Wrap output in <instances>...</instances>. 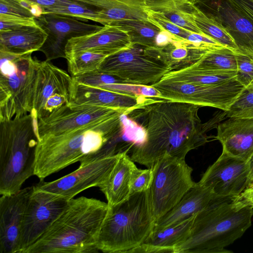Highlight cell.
Returning <instances> with one entry per match:
<instances>
[{
  "label": "cell",
  "instance_id": "obj_1",
  "mask_svg": "<svg viewBox=\"0 0 253 253\" xmlns=\"http://www.w3.org/2000/svg\"><path fill=\"white\" fill-rule=\"evenodd\" d=\"M200 107L160 99L137 109L135 116L143 117L147 139L131 148L130 158L147 168L165 156L185 159L189 151L208 142L207 132L218 122L213 118L202 124L198 115Z\"/></svg>",
  "mask_w": 253,
  "mask_h": 253
},
{
  "label": "cell",
  "instance_id": "obj_2",
  "mask_svg": "<svg viewBox=\"0 0 253 253\" xmlns=\"http://www.w3.org/2000/svg\"><path fill=\"white\" fill-rule=\"evenodd\" d=\"M107 203L81 196L69 203L44 234L24 253L98 252L97 242Z\"/></svg>",
  "mask_w": 253,
  "mask_h": 253
},
{
  "label": "cell",
  "instance_id": "obj_3",
  "mask_svg": "<svg viewBox=\"0 0 253 253\" xmlns=\"http://www.w3.org/2000/svg\"><path fill=\"white\" fill-rule=\"evenodd\" d=\"M122 130L120 116L38 140L34 175L42 181L78 162L84 164L92 161L107 144L122 136Z\"/></svg>",
  "mask_w": 253,
  "mask_h": 253
},
{
  "label": "cell",
  "instance_id": "obj_4",
  "mask_svg": "<svg viewBox=\"0 0 253 253\" xmlns=\"http://www.w3.org/2000/svg\"><path fill=\"white\" fill-rule=\"evenodd\" d=\"M253 208L234 199L210 206L196 214L187 239L175 253H230L225 248L251 226Z\"/></svg>",
  "mask_w": 253,
  "mask_h": 253
},
{
  "label": "cell",
  "instance_id": "obj_5",
  "mask_svg": "<svg viewBox=\"0 0 253 253\" xmlns=\"http://www.w3.org/2000/svg\"><path fill=\"white\" fill-rule=\"evenodd\" d=\"M38 119L31 113L0 122V195L14 193L34 175Z\"/></svg>",
  "mask_w": 253,
  "mask_h": 253
},
{
  "label": "cell",
  "instance_id": "obj_6",
  "mask_svg": "<svg viewBox=\"0 0 253 253\" xmlns=\"http://www.w3.org/2000/svg\"><path fill=\"white\" fill-rule=\"evenodd\" d=\"M155 222L148 190L132 194L123 202L109 207L98 237V250L129 253L146 240Z\"/></svg>",
  "mask_w": 253,
  "mask_h": 253
},
{
  "label": "cell",
  "instance_id": "obj_7",
  "mask_svg": "<svg viewBox=\"0 0 253 253\" xmlns=\"http://www.w3.org/2000/svg\"><path fill=\"white\" fill-rule=\"evenodd\" d=\"M0 122L27 114L33 109L40 61L32 54L16 55L0 51Z\"/></svg>",
  "mask_w": 253,
  "mask_h": 253
},
{
  "label": "cell",
  "instance_id": "obj_8",
  "mask_svg": "<svg viewBox=\"0 0 253 253\" xmlns=\"http://www.w3.org/2000/svg\"><path fill=\"white\" fill-rule=\"evenodd\" d=\"M172 70L160 47L132 44L107 56L96 71L114 76L126 84L150 85Z\"/></svg>",
  "mask_w": 253,
  "mask_h": 253
},
{
  "label": "cell",
  "instance_id": "obj_9",
  "mask_svg": "<svg viewBox=\"0 0 253 253\" xmlns=\"http://www.w3.org/2000/svg\"><path fill=\"white\" fill-rule=\"evenodd\" d=\"M153 178L148 189L155 221L171 209L195 183L193 169L185 159L165 156L151 167Z\"/></svg>",
  "mask_w": 253,
  "mask_h": 253
},
{
  "label": "cell",
  "instance_id": "obj_10",
  "mask_svg": "<svg viewBox=\"0 0 253 253\" xmlns=\"http://www.w3.org/2000/svg\"><path fill=\"white\" fill-rule=\"evenodd\" d=\"M160 98L229 110L245 87L236 78L223 83L205 84L162 78L150 85Z\"/></svg>",
  "mask_w": 253,
  "mask_h": 253
},
{
  "label": "cell",
  "instance_id": "obj_11",
  "mask_svg": "<svg viewBox=\"0 0 253 253\" xmlns=\"http://www.w3.org/2000/svg\"><path fill=\"white\" fill-rule=\"evenodd\" d=\"M124 110L94 105H70L66 103L38 121V140L65 134L98 121L120 117Z\"/></svg>",
  "mask_w": 253,
  "mask_h": 253
},
{
  "label": "cell",
  "instance_id": "obj_12",
  "mask_svg": "<svg viewBox=\"0 0 253 253\" xmlns=\"http://www.w3.org/2000/svg\"><path fill=\"white\" fill-rule=\"evenodd\" d=\"M70 200L34 186L24 212L19 253H24L44 234Z\"/></svg>",
  "mask_w": 253,
  "mask_h": 253
},
{
  "label": "cell",
  "instance_id": "obj_13",
  "mask_svg": "<svg viewBox=\"0 0 253 253\" xmlns=\"http://www.w3.org/2000/svg\"><path fill=\"white\" fill-rule=\"evenodd\" d=\"M121 153L80 164L79 168L72 172L50 182L40 181L35 187L70 200L85 190L99 187L102 184L108 177Z\"/></svg>",
  "mask_w": 253,
  "mask_h": 253
},
{
  "label": "cell",
  "instance_id": "obj_14",
  "mask_svg": "<svg viewBox=\"0 0 253 253\" xmlns=\"http://www.w3.org/2000/svg\"><path fill=\"white\" fill-rule=\"evenodd\" d=\"M251 169V161L232 157L222 151L198 182L210 187L218 196L235 198L248 189Z\"/></svg>",
  "mask_w": 253,
  "mask_h": 253
},
{
  "label": "cell",
  "instance_id": "obj_15",
  "mask_svg": "<svg viewBox=\"0 0 253 253\" xmlns=\"http://www.w3.org/2000/svg\"><path fill=\"white\" fill-rule=\"evenodd\" d=\"M35 19L48 34L40 50L48 61L58 58H65V47L70 39L94 33L102 27L85 23L76 18L56 14H44Z\"/></svg>",
  "mask_w": 253,
  "mask_h": 253
},
{
  "label": "cell",
  "instance_id": "obj_16",
  "mask_svg": "<svg viewBox=\"0 0 253 253\" xmlns=\"http://www.w3.org/2000/svg\"><path fill=\"white\" fill-rule=\"evenodd\" d=\"M34 186L0 198V253H19L25 209Z\"/></svg>",
  "mask_w": 253,
  "mask_h": 253
},
{
  "label": "cell",
  "instance_id": "obj_17",
  "mask_svg": "<svg viewBox=\"0 0 253 253\" xmlns=\"http://www.w3.org/2000/svg\"><path fill=\"white\" fill-rule=\"evenodd\" d=\"M155 100L141 95L114 91L82 84L73 79L67 103L70 105L111 107L125 110L129 114Z\"/></svg>",
  "mask_w": 253,
  "mask_h": 253
},
{
  "label": "cell",
  "instance_id": "obj_18",
  "mask_svg": "<svg viewBox=\"0 0 253 253\" xmlns=\"http://www.w3.org/2000/svg\"><path fill=\"white\" fill-rule=\"evenodd\" d=\"M131 44L126 32L115 26L104 25L94 33L70 39L65 47V58L87 50L109 55L127 49Z\"/></svg>",
  "mask_w": 253,
  "mask_h": 253
},
{
  "label": "cell",
  "instance_id": "obj_19",
  "mask_svg": "<svg viewBox=\"0 0 253 253\" xmlns=\"http://www.w3.org/2000/svg\"><path fill=\"white\" fill-rule=\"evenodd\" d=\"M233 199L218 196L210 187L195 182L171 209L155 221L153 230L179 223L211 205Z\"/></svg>",
  "mask_w": 253,
  "mask_h": 253
},
{
  "label": "cell",
  "instance_id": "obj_20",
  "mask_svg": "<svg viewBox=\"0 0 253 253\" xmlns=\"http://www.w3.org/2000/svg\"><path fill=\"white\" fill-rule=\"evenodd\" d=\"M73 77L66 71L48 61H40L38 67L33 97V109L30 113L38 120L43 117L47 100L58 93L69 98Z\"/></svg>",
  "mask_w": 253,
  "mask_h": 253
},
{
  "label": "cell",
  "instance_id": "obj_21",
  "mask_svg": "<svg viewBox=\"0 0 253 253\" xmlns=\"http://www.w3.org/2000/svg\"><path fill=\"white\" fill-rule=\"evenodd\" d=\"M216 128L223 152L246 161L253 158V118L230 117Z\"/></svg>",
  "mask_w": 253,
  "mask_h": 253
},
{
  "label": "cell",
  "instance_id": "obj_22",
  "mask_svg": "<svg viewBox=\"0 0 253 253\" xmlns=\"http://www.w3.org/2000/svg\"><path fill=\"white\" fill-rule=\"evenodd\" d=\"M225 27L241 51L253 50V24L227 0H199Z\"/></svg>",
  "mask_w": 253,
  "mask_h": 253
},
{
  "label": "cell",
  "instance_id": "obj_23",
  "mask_svg": "<svg viewBox=\"0 0 253 253\" xmlns=\"http://www.w3.org/2000/svg\"><path fill=\"white\" fill-rule=\"evenodd\" d=\"M97 10L103 25L124 20H148L146 0H73Z\"/></svg>",
  "mask_w": 253,
  "mask_h": 253
},
{
  "label": "cell",
  "instance_id": "obj_24",
  "mask_svg": "<svg viewBox=\"0 0 253 253\" xmlns=\"http://www.w3.org/2000/svg\"><path fill=\"white\" fill-rule=\"evenodd\" d=\"M195 215L163 229L152 230L142 244L129 253H175L176 248L189 237Z\"/></svg>",
  "mask_w": 253,
  "mask_h": 253
},
{
  "label": "cell",
  "instance_id": "obj_25",
  "mask_svg": "<svg viewBox=\"0 0 253 253\" xmlns=\"http://www.w3.org/2000/svg\"><path fill=\"white\" fill-rule=\"evenodd\" d=\"M135 167L127 151L121 153L108 177L99 187L109 207L123 202L130 196L131 178Z\"/></svg>",
  "mask_w": 253,
  "mask_h": 253
},
{
  "label": "cell",
  "instance_id": "obj_26",
  "mask_svg": "<svg viewBox=\"0 0 253 253\" xmlns=\"http://www.w3.org/2000/svg\"><path fill=\"white\" fill-rule=\"evenodd\" d=\"M47 37L40 26L0 32V51L16 55L32 54L41 49Z\"/></svg>",
  "mask_w": 253,
  "mask_h": 253
},
{
  "label": "cell",
  "instance_id": "obj_27",
  "mask_svg": "<svg viewBox=\"0 0 253 253\" xmlns=\"http://www.w3.org/2000/svg\"><path fill=\"white\" fill-rule=\"evenodd\" d=\"M147 9L163 14L176 25L191 32L204 34L194 22V4L186 0H146Z\"/></svg>",
  "mask_w": 253,
  "mask_h": 253
},
{
  "label": "cell",
  "instance_id": "obj_28",
  "mask_svg": "<svg viewBox=\"0 0 253 253\" xmlns=\"http://www.w3.org/2000/svg\"><path fill=\"white\" fill-rule=\"evenodd\" d=\"M236 76L237 71L202 70L185 65L170 71L162 78L195 84H216L236 78Z\"/></svg>",
  "mask_w": 253,
  "mask_h": 253
},
{
  "label": "cell",
  "instance_id": "obj_29",
  "mask_svg": "<svg viewBox=\"0 0 253 253\" xmlns=\"http://www.w3.org/2000/svg\"><path fill=\"white\" fill-rule=\"evenodd\" d=\"M192 15L196 25L204 34L235 52L240 51L233 37L214 16L202 10L195 4Z\"/></svg>",
  "mask_w": 253,
  "mask_h": 253
},
{
  "label": "cell",
  "instance_id": "obj_30",
  "mask_svg": "<svg viewBox=\"0 0 253 253\" xmlns=\"http://www.w3.org/2000/svg\"><path fill=\"white\" fill-rule=\"evenodd\" d=\"M126 32L132 44L157 47V38L161 30L149 20H124L112 23Z\"/></svg>",
  "mask_w": 253,
  "mask_h": 253
},
{
  "label": "cell",
  "instance_id": "obj_31",
  "mask_svg": "<svg viewBox=\"0 0 253 253\" xmlns=\"http://www.w3.org/2000/svg\"><path fill=\"white\" fill-rule=\"evenodd\" d=\"M236 52L228 48L210 50L194 63L186 65L202 70L237 71Z\"/></svg>",
  "mask_w": 253,
  "mask_h": 253
},
{
  "label": "cell",
  "instance_id": "obj_32",
  "mask_svg": "<svg viewBox=\"0 0 253 253\" xmlns=\"http://www.w3.org/2000/svg\"><path fill=\"white\" fill-rule=\"evenodd\" d=\"M108 56L92 50L79 52L67 59L68 71L72 77L96 71Z\"/></svg>",
  "mask_w": 253,
  "mask_h": 253
},
{
  "label": "cell",
  "instance_id": "obj_33",
  "mask_svg": "<svg viewBox=\"0 0 253 253\" xmlns=\"http://www.w3.org/2000/svg\"><path fill=\"white\" fill-rule=\"evenodd\" d=\"M43 8L44 14H56L96 22L98 20L97 10L73 0H62L56 5Z\"/></svg>",
  "mask_w": 253,
  "mask_h": 253
},
{
  "label": "cell",
  "instance_id": "obj_34",
  "mask_svg": "<svg viewBox=\"0 0 253 253\" xmlns=\"http://www.w3.org/2000/svg\"><path fill=\"white\" fill-rule=\"evenodd\" d=\"M121 120L122 126V137L124 141L127 143L130 150L132 147L141 146L146 142L147 132L141 125H139L136 121L128 118L126 114L121 115Z\"/></svg>",
  "mask_w": 253,
  "mask_h": 253
},
{
  "label": "cell",
  "instance_id": "obj_35",
  "mask_svg": "<svg viewBox=\"0 0 253 253\" xmlns=\"http://www.w3.org/2000/svg\"><path fill=\"white\" fill-rule=\"evenodd\" d=\"M224 112L228 118H253V84L245 87L229 110Z\"/></svg>",
  "mask_w": 253,
  "mask_h": 253
},
{
  "label": "cell",
  "instance_id": "obj_36",
  "mask_svg": "<svg viewBox=\"0 0 253 253\" xmlns=\"http://www.w3.org/2000/svg\"><path fill=\"white\" fill-rule=\"evenodd\" d=\"M236 80L245 87L253 84V58L240 51L236 52Z\"/></svg>",
  "mask_w": 253,
  "mask_h": 253
},
{
  "label": "cell",
  "instance_id": "obj_37",
  "mask_svg": "<svg viewBox=\"0 0 253 253\" xmlns=\"http://www.w3.org/2000/svg\"><path fill=\"white\" fill-rule=\"evenodd\" d=\"M148 20L157 26L161 30L168 32L182 39H187L190 31L172 22L162 13L148 10Z\"/></svg>",
  "mask_w": 253,
  "mask_h": 253
},
{
  "label": "cell",
  "instance_id": "obj_38",
  "mask_svg": "<svg viewBox=\"0 0 253 253\" xmlns=\"http://www.w3.org/2000/svg\"><path fill=\"white\" fill-rule=\"evenodd\" d=\"M40 26L34 17L0 14V32L12 31L25 27Z\"/></svg>",
  "mask_w": 253,
  "mask_h": 253
},
{
  "label": "cell",
  "instance_id": "obj_39",
  "mask_svg": "<svg viewBox=\"0 0 253 253\" xmlns=\"http://www.w3.org/2000/svg\"><path fill=\"white\" fill-rule=\"evenodd\" d=\"M153 178L152 168L140 169L136 166L133 170L131 178L130 195L148 190L151 185Z\"/></svg>",
  "mask_w": 253,
  "mask_h": 253
},
{
  "label": "cell",
  "instance_id": "obj_40",
  "mask_svg": "<svg viewBox=\"0 0 253 253\" xmlns=\"http://www.w3.org/2000/svg\"><path fill=\"white\" fill-rule=\"evenodd\" d=\"M73 78L78 83L94 87H98L106 84H126L123 81L114 76L97 71L85 73Z\"/></svg>",
  "mask_w": 253,
  "mask_h": 253
},
{
  "label": "cell",
  "instance_id": "obj_41",
  "mask_svg": "<svg viewBox=\"0 0 253 253\" xmlns=\"http://www.w3.org/2000/svg\"><path fill=\"white\" fill-rule=\"evenodd\" d=\"M0 14L33 17L29 10L22 7L16 0H0Z\"/></svg>",
  "mask_w": 253,
  "mask_h": 253
},
{
  "label": "cell",
  "instance_id": "obj_42",
  "mask_svg": "<svg viewBox=\"0 0 253 253\" xmlns=\"http://www.w3.org/2000/svg\"><path fill=\"white\" fill-rule=\"evenodd\" d=\"M69 101V97L61 94H55L50 97L46 101L43 112V117L48 115L55 110L59 108Z\"/></svg>",
  "mask_w": 253,
  "mask_h": 253
},
{
  "label": "cell",
  "instance_id": "obj_43",
  "mask_svg": "<svg viewBox=\"0 0 253 253\" xmlns=\"http://www.w3.org/2000/svg\"><path fill=\"white\" fill-rule=\"evenodd\" d=\"M242 15L253 24V0H227Z\"/></svg>",
  "mask_w": 253,
  "mask_h": 253
},
{
  "label": "cell",
  "instance_id": "obj_44",
  "mask_svg": "<svg viewBox=\"0 0 253 253\" xmlns=\"http://www.w3.org/2000/svg\"><path fill=\"white\" fill-rule=\"evenodd\" d=\"M29 11L35 18L40 17L44 13L43 7L34 2L32 3Z\"/></svg>",
  "mask_w": 253,
  "mask_h": 253
},
{
  "label": "cell",
  "instance_id": "obj_45",
  "mask_svg": "<svg viewBox=\"0 0 253 253\" xmlns=\"http://www.w3.org/2000/svg\"><path fill=\"white\" fill-rule=\"evenodd\" d=\"M30 1L36 2L43 8H47L60 2L62 0H29Z\"/></svg>",
  "mask_w": 253,
  "mask_h": 253
},
{
  "label": "cell",
  "instance_id": "obj_46",
  "mask_svg": "<svg viewBox=\"0 0 253 253\" xmlns=\"http://www.w3.org/2000/svg\"><path fill=\"white\" fill-rule=\"evenodd\" d=\"M253 199V189H248L239 196L234 198L236 201H244Z\"/></svg>",
  "mask_w": 253,
  "mask_h": 253
},
{
  "label": "cell",
  "instance_id": "obj_47",
  "mask_svg": "<svg viewBox=\"0 0 253 253\" xmlns=\"http://www.w3.org/2000/svg\"><path fill=\"white\" fill-rule=\"evenodd\" d=\"M251 173L248 189H253V158L251 160Z\"/></svg>",
  "mask_w": 253,
  "mask_h": 253
},
{
  "label": "cell",
  "instance_id": "obj_48",
  "mask_svg": "<svg viewBox=\"0 0 253 253\" xmlns=\"http://www.w3.org/2000/svg\"><path fill=\"white\" fill-rule=\"evenodd\" d=\"M241 52L247 53V54H249L250 55H251L253 58V50H246V51H241Z\"/></svg>",
  "mask_w": 253,
  "mask_h": 253
},
{
  "label": "cell",
  "instance_id": "obj_49",
  "mask_svg": "<svg viewBox=\"0 0 253 253\" xmlns=\"http://www.w3.org/2000/svg\"><path fill=\"white\" fill-rule=\"evenodd\" d=\"M193 4H196L199 0H186Z\"/></svg>",
  "mask_w": 253,
  "mask_h": 253
}]
</instances>
